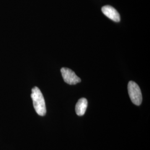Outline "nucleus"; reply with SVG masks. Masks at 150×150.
<instances>
[{
    "label": "nucleus",
    "mask_w": 150,
    "mask_h": 150,
    "mask_svg": "<svg viewBox=\"0 0 150 150\" xmlns=\"http://www.w3.org/2000/svg\"><path fill=\"white\" fill-rule=\"evenodd\" d=\"M128 92L132 103L137 106H139L142 103V96L139 85L134 81H129L128 84Z\"/></svg>",
    "instance_id": "f03ea898"
},
{
    "label": "nucleus",
    "mask_w": 150,
    "mask_h": 150,
    "mask_svg": "<svg viewBox=\"0 0 150 150\" xmlns=\"http://www.w3.org/2000/svg\"><path fill=\"white\" fill-rule=\"evenodd\" d=\"M31 96L36 113L40 116H45L46 113L45 101L41 91L38 87H35L32 88Z\"/></svg>",
    "instance_id": "f257e3e1"
},
{
    "label": "nucleus",
    "mask_w": 150,
    "mask_h": 150,
    "mask_svg": "<svg viewBox=\"0 0 150 150\" xmlns=\"http://www.w3.org/2000/svg\"><path fill=\"white\" fill-rule=\"evenodd\" d=\"M103 13L113 21L118 22L120 21V16L117 10L111 6H105L102 7Z\"/></svg>",
    "instance_id": "20e7f679"
},
{
    "label": "nucleus",
    "mask_w": 150,
    "mask_h": 150,
    "mask_svg": "<svg viewBox=\"0 0 150 150\" xmlns=\"http://www.w3.org/2000/svg\"><path fill=\"white\" fill-rule=\"evenodd\" d=\"M61 72L64 82L69 85H76L81 81L75 72L70 69L63 67L61 69Z\"/></svg>",
    "instance_id": "7ed1b4c3"
},
{
    "label": "nucleus",
    "mask_w": 150,
    "mask_h": 150,
    "mask_svg": "<svg viewBox=\"0 0 150 150\" xmlns=\"http://www.w3.org/2000/svg\"><path fill=\"white\" fill-rule=\"evenodd\" d=\"M87 105H88V102L87 99L85 98H80L76 105L75 110H76V114L79 116H83L86 112Z\"/></svg>",
    "instance_id": "39448f33"
}]
</instances>
